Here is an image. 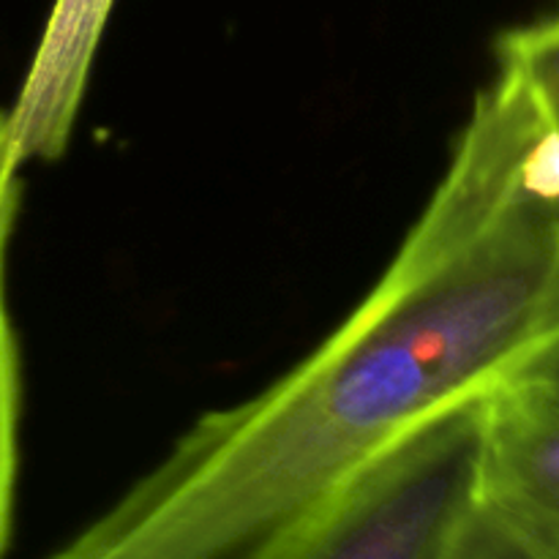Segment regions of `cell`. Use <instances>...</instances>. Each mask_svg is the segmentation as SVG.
<instances>
[{"label":"cell","mask_w":559,"mask_h":559,"mask_svg":"<svg viewBox=\"0 0 559 559\" xmlns=\"http://www.w3.org/2000/svg\"><path fill=\"white\" fill-rule=\"evenodd\" d=\"M559 338V134L508 71L358 309L295 369L207 413L52 559H276L404 431Z\"/></svg>","instance_id":"1"},{"label":"cell","mask_w":559,"mask_h":559,"mask_svg":"<svg viewBox=\"0 0 559 559\" xmlns=\"http://www.w3.org/2000/svg\"><path fill=\"white\" fill-rule=\"evenodd\" d=\"M486 396L404 431L276 559H448L478 511Z\"/></svg>","instance_id":"2"},{"label":"cell","mask_w":559,"mask_h":559,"mask_svg":"<svg viewBox=\"0 0 559 559\" xmlns=\"http://www.w3.org/2000/svg\"><path fill=\"white\" fill-rule=\"evenodd\" d=\"M478 511L533 559H559V404L524 382L484 402Z\"/></svg>","instance_id":"3"},{"label":"cell","mask_w":559,"mask_h":559,"mask_svg":"<svg viewBox=\"0 0 559 559\" xmlns=\"http://www.w3.org/2000/svg\"><path fill=\"white\" fill-rule=\"evenodd\" d=\"M115 0H58L14 109L11 134L22 162H52L80 118L87 76Z\"/></svg>","instance_id":"4"},{"label":"cell","mask_w":559,"mask_h":559,"mask_svg":"<svg viewBox=\"0 0 559 559\" xmlns=\"http://www.w3.org/2000/svg\"><path fill=\"white\" fill-rule=\"evenodd\" d=\"M497 63L516 76L540 118L559 134V0L551 14L497 38Z\"/></svg>","instance_id":"5"},{"label":"cell","mask_w":559,"mask_h":559,"mask_svg":"<svg viewBox=\"0 0 559 559\" xmlns=\"http://www.w3.org/2000/svg\"><path fill=\"white\" fill-rule=\"evenodd\" d=\"M16 207L0 213V557L9 540L11 508H14L16 420H20V360H16V338L5 304V251L14 229Z\"/></svg>","instance_id":"6"},{"label":"cell","mask_w":559,"mask_h":559,"mask_svg":"<svg viewBox=\"0 0 559 559\" xmlns=\"http://www.w3.org/2000/svg\"><path fill=\"white\" fill-rule=\"evenodd\" d=\"M448 559H533L524 555L516 544L506 538L497 527H491L480 511H475L473 522L464 530V535L459 538V544L453 546V551Z\"/></svg>","instance_id":"7"},{"label":"cell","mask_w":559,"mask_h":559,"mask_svg":"<svg viewBox=\"0 0 559 559\" xmlns=\"http://www.w3.org/2000/svg\"><path fill=\"white\" fill-rule=\"evenodd\" d=\"M513 382H524L533 391H538L540 396H546L549 402L559 404V338L551 347H546L544 353L535 355L516 377H511Z\"/></svg>","instance_id":"8"},{"label":"cell","mask_w":559,"mask_h":559,"mask_svg":"<svg viewBox=\"0 0 559 559\" xmlns=\"http://www.w3.org/2000/svg\"><path fill=\"white\" fill-rule=\"evenodd\" d=\"M20 164L22 158L11 134L9 112H0V213L20 205V180H16Z\"/></svg>","instance_id":"9"}]
</instances>
